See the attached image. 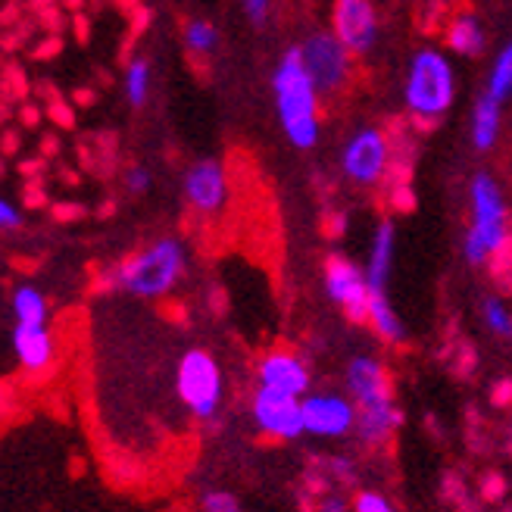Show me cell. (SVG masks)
I'll return each mask as SVG.
<instances>
[{"mask_svg": "<svg viewBox=\"0 0 512 512\" xmlns=\"http://www.w3.org/2000/svg\"><path fill=\"white\" fill-rule=\"evenodd\" d=\"M182 191L188 207L197 216H219L228 207L232 197V182H228V169L219 160H197L188 166L182 178Z\"/></svg>", "mask_w": 512, "mask_h": 512, "instance_id": "obj_12", "label": "cell"}, {"mask_svg": "<svg viewBox=\"0 0 512 512\" xmlns=\"http://www.w3.org/2000/svg\"><path fill=\"white\" fill-rule=\"evenodd\" d=\"M325 294L338 303L350 322H369V281L366 269H360L347 256L335 253L325 260Z\"/></svg>", "mask_w": 512, "mask_h": 512, "instance_id": "obj_11", "label": "cell"}, {"mask_svg": "<svg viewBox=\"0 0 512 512\" xmlns=\"http://www.w3.org/2000/svg\"><path fill=\"white\" fill-rule=\"evenodd\" d=\"M350 509L353 512H400L388 494L381 491H360L353 500H350Z\"/></svg>", "mask_w": 512, "mask_h": 512, "instance_id": "obj_25", "label": "cell"}, {"mask_svg": "<svg viewBox=\"0 0 512 512\" xmlns=\"http://www.w3.org/2000/svg\"><path fill=\"white\" fill-rule=\"evenodd\" d=\"M150 185H153V175L147 166H132L125 172V191L128 194H147Z\"/></svg>", "mask_w": 512, "mask_h": 512, "instance_id": "obj_28", "label": "cell"}, {"mask_svg": "<svg viewBox=\"0 0 512 512\" xmlns=\"http://www.w3.org/2000/svg\"><path fill=\"white\" fill-rule=\"evenodd\" d=\"M481 319H484V328H488L494 338H512V310L503 297H497V294L484 297L481 300Z\"/></svg>", "mask_w": 512, "mask_h": 512, "instance_id": "obj_22", "label": "cell"}, {"mask_svg": "<svg viewBox=\"0 0 512 512\" xmlns=\"http://www.w3.org/2000/svg\"><path fill=\"white\" fill-rule=\"evenodd\" d=\"M185 44L194 50V54H210V50H216V44H219L216 25L207 22V19H194V22H188V29H185Z\"/></svg>", "mask_w": 512, "mask_h": 512, "instance_id": "obj_24", "label": "cell"}, {"mask_svg": "<svg viewBox=\"0 0 512 512\" xmlns=\"http://www.w3.org/2000/svg\"><path fill=\"white\" fill-rule=\"evenodd\" d=\"M391 166V141L381 128H360L341 150V172L356 188H375Z\"/></svg>", "mask_w": 512, "mask_h": 512, "instance_id": "obj_8", "label": "cell"}, {"mask_svg": "<svg viewBox=\"0 0 512 512\" xmlns=\"http://www.w3.org/2000/svg\"><path fill=\"white\" fill-rule=\"evenodd\" d=\"M22 225V213H19V207L13 200H0V228H4V232H16V228Z\"/></svg>", "mask_w": 512, "mask_h": 512, "instance_id": "obj_29", "label": "cell"}, {"mask_svg": "<svg viewBox=\"0 0 512 512\" xmlns=\"http://www.w3.org/2000/svg\"><path fill=\"white\" fill-rule=\"evenodd\" d=\"M484 94L494 97L497 104H503V100L512 97V41L500 50L494 66H491V75H488V88H484Z\"/></svg>", "mask_w": 512, "mask_h": 512, "instance_id": "obj_21", "label": "cell"}, {"mask_svg": "<svg viewBox=\"0 0 512 512\" xmlns=\"http://www.w3.org/2000/svg\"><path fill=\"white\" fill-rule=\"evenodd\" d=\"M147 97H150V63L132 60L125 69V100L138 110L147 104Z\"/></svg>", "mask_w": 512, "mask_h": 512, "instance_id": "obj_23", "label": "cell"}, {"mask_svg": "<svg viewBox=\"0 0 512 512\" xmlns=\"http://www.w3.org/2000/svg\"><path fill=\"white\" fill-rule=\"evenodd\" d=\"M175 394L194 419L210 422L225 403V378L219 360L203 347H191L175 363Z\"/></svg>", "mask_w": 512, "mask_h": 512, "instance_id": "obj_6", "label": "cell"}, {"mask_svg": "<svg viewBox=\"0 0 512 512\" xmlns=\"http://www.w3.org/2000/svg\"><path fill=\"white\" fill-rule=\"evenodd\" d=\"M13 356L19 369L25 372H44L57 356V341H54V331L47 325H13Z\"/></svg>", "mask_w": 512, "mask_h": 512, "instance_id": "obj_15", "label": "cell"}, {"mask_svg": "<svg viewBox=\"0 0 512 512\" xmlns=\"http://www.w3.org/2000/svg\"><path fill=\"white\" fill-rule=\"evenodd\" d=\"M241 10L253 29H266L272 19V0H241Z\"/></svg>", "mask_w": 512, "mask_h": 512, "instance_id": "obj_27", "label": "cell"}, {"mask_svg": "<svg viewBox=\"0 0 512 512\" xmlns=\"http://www.w3.org/2000/svg\"><path fill=\"white\" fill-rule=\"evenodd\" d=\"M10 313L16 325H47L50 306L41 288H35L32 281H19L10 294Z\"/></svg>", "mask_w": 512, "mask_h": 512, "instance_id": "obj_17", "label": "cell"}, {"mask_svg": "<svg viewBox=\"0 0 512 512\" xmlns=\"http://www.w3.org/2000/svg\"><path fill=\"white\" fill-rule=\"evenodd\" d=\"M331 25L353 57H363L378 41V13L372 0H335Z\"/></svg>", "mask_w": 512, "mask_h": 512, "instance_id": "obj_13", "label": "cell"}, {"mask_svg": "<svg viewBox=\"0 0 512 512\" xmlns=\"http://www.w3.org/2000/svg\"><path fill=\"white\" fill-rule=\"evenodd\" d=\"M250 419L256 431L266 434L269 441H297L306 434L303 422V397L278 394L269 388H256L250 400Z\"/></svg>", "mask_w": 512, "mask_h": 512, "instance_id": "obj_10", "label": "cell"}, {"mask_svg": "<svg viewBox=\"0 0 512 512\" xmlns=\"http://www.w3.org/2000/svg\"><path fill=\"white\" fill-rule=\"evenodd\" d=\"M306 434L319 441H341L360 425V409L350 394L341 391H310L303 397Z\"/></svg>", "mask_w": 512, "mask_h": 512, "instance_id": "obj_9", "label": "cell"}, {"mask_svg": "<svg viewBox=\"0 0 512 512\" xmlns=\"http://www.w3.org/2000/svg\"><path fill=\"white\" fill-rule=\"evenodd\" d=\"M200 509L203 512H241V500L232 491L213 488V491H207L200 497Z\"/></svg>", "mask_w": 512, "mask_h": 512, "instance_id": "obj_26", "label": "cell"}, {"mask_svg": "<svg viewBox=\"0 0 512 512\" xmlns=\"http://www.w3.org/2000/svg\"><path fill=\"white\" fill-rule=\"evenodd\" d=\"M256 384L278 394L306 397L313 388L310 366L303 363V356L294 350H269L256 363Z\"/></svg>", "mask_w": 512, "mask_h": 512, "instance_id": "obj_14", "label": "cell"}, {"mask_svg": "<svg viewBox=\"0 0 512 512\" xmlns=\"http://www.w3.org/2000/svg\"><path fill=\"white\" fill-rule=\"evenodd\" d=\"M272 94L281 132H285L288 144L294 150H313L322 135V97L310 79V72H306L300 44L281 54L272 75Z\"/></svg>", "mask_w": 512, "mask_h": 512, "instance_id": "obj_1", "label": "cell"}, {"mask_svg": "<svg viewBox=\"0 0 512 512\" xmlns=\"http://www.w3.org/2000/svg\"><path fill=\"white\" fill-rule=\"evenodd\" d=\"M188 272V247L178 238H157L113 266L110 285L138 300H163Z\"/></svg>", "mask_w": 512, "mask_h": 512, "instance_id": "obj_2", "label": "cell"}, {"mask_svg": "<svg viewBox=\"0 0 512 512\" xmlns=\"http://www.w3.org/2000/svg\"><path fill=\"white\" fill-rule=\"evenodd\" d=\"M456 100V75L450 60L434 47L416 50L409 60L406 82H403V104L406 113L419 125H434L447 116V110Z\"/></svg>", "mask_w": 512, "mask_h": 512, "instance_id": "obj_5", "label": "cell"}, {"mask_svg": "<svg viewBox=\"0 0 512 512\" xmlns=\"http://www.w3.org/2000/svg\"><path fill=\"white\" fill-rule=\"evenodd\" d=\"M347 500L341 497V494H328V497H322V503H319V512H347Z\"/></svg>", "mask_w": 512, "mask_h": 512, "instance_id": "obj_30", "label": "cell"}, {"mask_svg": "<svg viewBox=\"0 0 512 512\" xmlns=\"http://www.w3.org/2000/svg\"><path fill=\"white\" fill-rule=\"evenodd\" d=\"M303 63L322 100L341 97L353 79V54L335 32H313L300 44Z\"/></svg>", "mask_w": 512, "mask_h": 512, "instance_id": "obj_7", "label": "cell"}, {"mask_svg": "<svg viewBox=\"0 0 512 512\" xmlns=\"http://www.w3.org/2000/svg\"><path fill=\"white\" fill-rule=\"evenodd\" d=\"M394 253H397V228L391 219H384L375 225V235L369 244L366 256V281H369V294H388V281L394 269Z\"/></svg>", "mask_w": 512, "mask_h": 512, "instance_id": "obj_16", "label": "cell"}, {"mask_svg": "<svg viewBox=\"0 0 512 512\" xmlns=\"http://www.w3.org/2000/svg\"><path fill=\"white\" fill-rule=\"evenodd\" d=\"M469 228L463 238V256L469 266H484L509 241V216L500 182L491 172H475L469 182Z\"/></svg>", "mask_w": 512, "mask_h": 512, "instance_id": "obj_4", "label": "cell"}, {"mask_svg": "<svg viewBox=\"0 0 512 512\" xmlns=\"http://www.w3.org/2000/svg\"><path fill=\"white\" fill-rule=\"evenodd\" d=\"M444 38H447V47L463 57H478L484 44H488V35H484L478 16H472V13H456L447 25Z\"/></svg>", "mask_w": 512, "mask_h": 512, "instance_id": "obj_18", "label": "cell"}, {"mask_svg": "<svg viewBox=\"0 0 512 512\" xmlns=\"http://www.w3.org/2000/svg\"><path fill=\"white\" fill-rule=\"evenodd\" d=\"M503 104H497L494 97L481 94L478 104H475V113H472V144L475 150H491L500 138V122H503V113H500Z\"/></svg>", "mask_w": 512, "mask_h": 512, "instance_id": "obj_19", "label": "cell"}, {"mask_svg": "<svg viewBox=\"0 0 512 512\" xmlns=\"http://www.w3.org/2000/svg\"><path fill=\"white\" fill-rule=\"evenodd\" d=\"M344 388L353 397L356 409H360V425H356V434H360L366 444L388 441L391 434L400 428L403 413L394 403L391 378H388L384 363L369 353L353 356L344 369Z\"/></svg>", "mask_w": 512, "mask_h": 512, "instance_id": "obj_3", "label": "cell"}, {"mask_svg": "<svg viewBox=\"0 0 512 512\" xmlns=\"http://www.w3.org/2000/svg\"><path fill=\"white\" fill-rule=\"evenodd\" d=\"M369 325L375 328V335L384 338L388 344H400L406 338V325L400 313L394 310V303L388 294H372L369 297Z\"/></svg>", "mask_w": 512, "mask_h": 512, "instance_id": "obj_20", "label": "cell"}]
</instances>
